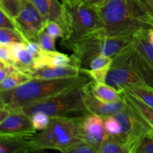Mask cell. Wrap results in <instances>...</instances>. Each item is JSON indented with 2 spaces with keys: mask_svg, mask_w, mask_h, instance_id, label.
I'll use <instances>...</instances> for the list:
<instances>
[{
  "mask_svg": "<svg viewBox=\"0 0 153 153\" xmlns=\"http://www.w3.org/2000/svg\"><path fill=\"white\" fill-rule=\"evenodd\" d=\"M104 23L101 34L106 37L134 35L143 28H150V15L140 0H105L97 7Z\"/></svg>",
  "mask_w": 153,
  "mask_h": 153,
  "instance_id": "1",
  "label": "cell"
},
{
  "mask_svg": "<svg viewBox=\"0 0 153 153\" xmlns=\"http://www.w3.org/2000/svg\"><path fill=\"white\" fill-rule=\"evenodd\" d=\"M93 81L85 73L61 79H32L25 83L4 91H0L1 106L15 110L76 87H84Z\"/></svg>",
  "mask_w": 153,
  "mask_h": 153,
  "instance_id": "2",
  "label": "cell"
},
{
  "mask_svg": "<svg viewBox=\"0 0 153 153\" xmlns=\"http://www.w3.org/2000/svg\"><path fill=\"white\" fill-rule=\"evenodd\" d=\"M84 117H52L47 128L37 133L31 139L29 152L43 150L67 151L83 140L82 123Z\"/></svg>",
  "mask_w": 153,
  "mask_h": 153,
  "instance_id": "3",
  "label": "cell"
},
{
  "mask_svg": "<svg viewBox=\"0 0 153 153\" xmlns=\"http://www.w3.org/2000/svg\"><path fill=\"white\" fill-rule=\"evenodd\" d=\"M101 31L83 37L72 46L73 55L70 57L73 65L82 70L88 69L96 56L102 55L114 58L133 41L134 35L106 37L101 34Z\"/></svg>",
  "mask_w": 153,
  "mask_h": 153,
  "instance_id": "4",
  "label": "cell"
},
{
  "mask_svg": "<svg viewBox=\"0 0 153 153\" xmlns=\"http://www.w3.org/2000/svg\"><path fill=\"white\" fill-rule=\"evenodd\" d=\"M31 117L42 111L52 117H84L90 114L84 100L83 87H76L15 109Z\"/></svg>",
  "mask_w": 153,
  "mask_h": 153,
  "instance_id": "5",
  "label": "cell"
},
{
  "mask_svg": "<svg viewBox=\"0 0 153 153\" xmlns=\"http://www.w3.org/2000/svg\"><path fill=\"white\" fill-rule=\"evenodd\" d=\"M65 7L64 37L61 40V45L65 48L70 49L79 40L104 28V23L96 7L82 4L73 7Z\"/></svg>",
  "mask_w": 153,
  "mask_h": 153,
  "instance_id": "6",
  "label": "cell"
},
{
  "mask_svg": "<svg viewBox=\"0 0 153 153\" xmlns=\"http://www.w3.org/2000/svg\"><path fill=\"white\" fill-rule=\"evenodd\" d=\"M123 97L126 105L123 110L114 115L122 126V132L117 137L127 153H136L143 137L152 128L143 119L133 105L124 96Z\"/></svg>",
  "mask_w": 153,
  "mask_h": 153,
  "instance_id": "7",
  "label": "cell"
},
{
  "mask_svg": "<svg viewBox=\"0 0 153 153\" xmlns=\"http://www.w3.org/2000/svg\"><path fill=\"white\" fill-rule=\"evenodd\" d=\"M17 31L28 41H37L47 21L30 0L22 4V9L13 19Z\"/></svg>",
  "mask_w": 153,
  "mask_h": 153,
  "instance_id": "8",
  "label": "cell"
},
{
  "mask_svg": "<svg viewBox=\"0 0 153 153\" xmlns=\"http://www.w3.org/2000/svg\"><path fill=\"white\" fill-rule=\"evenodd\" d=\"M90 83L83 87L84 100L85 105L90 113L105 117L108 116H114L123 110L126 105L124 97L123 100L119 101L105 102L94 97L90 88Z\"/></svg>",
  "mask_w": 153,
  "mask_h": 153,
  "instance_id": "9",
  "label": "cell"
},
{
  "mask_svg": "<svg viewBox=\"0 0 153 153\" xmlns=\"http://www.w3.org/2000/svg\"><path fill=\"white\" fill-rule=\"evenodd\" d=\"M81 131L84 140L100 149V145L107 136L104 117L94 114H88L84 117Z\"/></svg>",
  "mask_w": 153,
  "mask_h": 153,
  "instance_id": "10",
  "label": "cell"
},
{
  "mask_svg": "<svg viewBox=\"0 0 153 153\" xmlns=\"http://www.w3.org/2000/svg\"><path fill=\"white\" fill-rule=\"evenodd\" d=\"M105 83L119 91L128 87L146 85L130 66L111 67Z\"/></svg>",
  "mask_w": 153,
  "mask_h": 153,
  "instance_id": "11",
  "label": "cell"
},
{
  "mask_svg": "<svg viewBox=\"0 0 153 153\" xmlns=\"http://www.w3.org/2000/svg\"><path fill=\"white\" fill-rule=\"evenodd\" d=\"M36 131L0 134V152H29L31 140L37 134Z\"/></svg>",
  "mask_w": 153,
  "mask_h": 153,
  "instance_id": "12",
  "label": "cell"
},
{
  "mask_svg": "<svg viewBox=\"0 0 153 153\" xmlns=\"http://www.w3.org/2000/svg\"><path fill=\"white\" fill-rule=\"evenodd\" d=\"M10 111V114L0 121V134L35 130L33 126L31 117L18 110Z\"/></svg>",
  "mask_w": 153,
  "mask_h": 153,
  "instance_id": "13",
  "label": "cell"
},
{
  "mask_svg": "<svg viewBox=\"0 0 153 153\" xmlns=\"http://www.w3.org/2000/svg\"><path fill=\"white\" fill-rule=\"evenodd\" d=\"M46 21L52 20L64 26L66 7L58 0H30Z\"/></svg>",
  "mask_w": 153,
  "mask_h": 153,
  "instance_id": "14",
  "label": "cell"
},
{
  "mask_svg": "<svg viewBox=\"0 0 153 153\" xmlns=\"http://www.w3.org/2000/svg\"><path fill=\"white\" fill-rule=\"evenodd\" d=\"M81 73H82V70L79 67L69 64V65L55 67L34 69L30 73V76L32 77V79H53L76 76L80 75Z\"/></svg>",
  "mask_w": 153,
  "mask_h": 153,
  "instance_id": "15",
  "label": "cell"
},
{
  "mask_svg": "<svg viewBox=\"0 0 153 153\" xmlns=\"http://www.w3.org/2000/svg\"><path fill=\"white\" fill-rule=\"evenodd\" d=\"M69 64H72L71 57L57 51H46L43 49L40 58L34 61L33 67L34 69H40L43 67H55Z\"/></svg>",
  "mask_w": 153,
  "mask_h": 153,
  "instance_id": "16",
  "label": "cell"
},
{
  "mask_svg": "<svg viewBox=\"0 0 153 153\" xmlns=\"http://www.w3.org/2000/svg\"><path fill=\"white\" fill-rule=\"evenodd\" d=\"M129 66L145 85L153 88L152 67L138 53L134 47L129 61Z\"/></svg>",
  "mask_w": 153,
  "mask_h": 153,
  "instance_id": "17",
  "label": "cell"
},
{
  "mask_svg": "<svg viewBox=\"0 0 153 153\" xmlns=\"http://www.w3.org/2000/svg\"><path fill=\"white\" fill-rule=\"evenodd\" d=\"M133 46L153 69V46L149 40V28L140 29L134 34Z\"/></svg>",
  "mask_w": 153,
  "mask_h": 153,
  "instance_id": "18",
  "label": "cell"
},
{
  "mask_svg": "<svg viewBox=\"0 0 153 153\" xmlns=\"http://www.w3.org/2000/svg\"><path fill=\"white\" fill-rule=\"evenodd\" d=\"M90 88L95 97L105 102H117L123 99L122 91H119L106 83H90Z\"/></svg>",
  "mask_w": 153,
  "mask_h": 153,
  "instance_id": "19",
  "label": "cell"
},
{
  "mask_svg": "<svg viewBox=\"0 0 153 153\" xmlns=\"http://www.w3.org/2000/svg\"><path fill=\"white\" fill-rule=\"evenodd\" d=\"M31 79H32V77L27 73L19 70L13 71L0 82V91L13 89Z\"/></svg>",
  "mask_w": 153,
  "mask_h": 153,
  "instance_id": "20",
  "label": "cell"
},
{
  "mask_svg": "<svg viewBox=\"0 0 153 153\" xmlns=\"http://www.w3.org/2000/svg\"><path fill=\"white\" fill-rule=\"evenodd\" d=\"M124 97L133 105L136 110L138 111L140 116L143 117V119L150 126L153 128V108L150 106L147 105L144 102L139 100L134 96L126 92V91H122Z\"/></svg>",
  "mask_w": 153,
  "mask_h": 153,
  "instance_id": "21",
  "label": "cell"
},
{
  "mask_svg": "<svg viewBox=\"0 0 153 153\" xmlns=\"http://www.w3.org/2000/svg\"><path fill=\"white\" fill-rule=\"evenodd\" d=\"M122 91H126L134 96L153 108V88L147 85H137L126 88Z\"/></svg>",
  "mask_w": 153,
  "mask_h": 153,
  "instance_id": "22",
  "label": "cell"
},
{
  "mask_svg": "<svg viewBox=\"0 0 153 153\" xmlns=\"http://www.w3.org/2000/svg\"><path fill=\"white\" fill-rule=\"evenodd\" d=\"M100 153H127L123 145L115 136H107L101 143L99 149Z\"/></svg>",
  "mask_w": 153,
  "mask_h": 153,
  "instance_id": "23",
  "label": "cell"
},
{
  "mask_svg": "<svg viewBox=\"0 0 153 153\" xmlns=\"http://www.w3.org/2000/svg\"><path fill=\"white\" fill-rule=\"evenodd\" d=\"M13 42L28 43V40L16 30L0 28V46H7Z\"/></svg>",
  "mask_w": 153,
  "mask_h": 153,
  "instance_id": "24",
  "label": "cell"
},
{
  "mask_svg": "<svg viewBox=\"0 0 153 153\" xmlns=\"http://www.w3.org/2000/svg\"><path fill=\"white\" fill-rule=\"evenodd\" d=\"M113 62V58L105 55H98L93 58L87 70H109ZM84 70V69H83Z\"/></svg>",
  "mask_w": 153,
  "mask_h": 153,
  "instance_id": "25",
  "label": "cell"
},
{
  "mask_svg": "<svg viewBox=\"0 0 153 153\" xmlns=\"http://www.w3.org/2000/svg\"><path fill=\"white\" fill-rule=\"evenodd\" d=\"M0 6L13 19L18 16L22 4L19 0H0Z\"/></svg>",
  "mask_w": 153,
  "mask_h": 153,
  "instance_id": "26",
  "label": "cell"
},
{
  "mask_svg": "<svg viewBox=\"0 0 153 153\" xmlns=\"http://www.w3.org/2000/svg\"><path fill=\"white\" fill-rule=\"evenodd\" d=\"M34 128L37 131H42L47 128L51 121V117L46 113L42 111H37L31 116Z\"/></svg>",
  "mask_w": 153,
  "mask_h": 153,
  "instance_id": "27",
  "label": "cell"
},
{
  "mask_svg": "<svg viewBox=\"0 0 153 153\" xmlns=\"http://www.w3.org/2000/svg\"><path fill=\"white\" fill-rule=\"evenodd\" d=\"M105 128L107 134L109 135L118 137L122 132V126L119 120L114 116H108L104 117Z\"/></svg>",
  "mask_w": 153,
  "mask_h": 153,
  "instance_id": "28",
  "label": "cell"
},
{
  "mask_svg": "<svg viewBox=\"0 0 153 153\" xmlns=\"http://www.w3.org/2000/svg\"><path fill=\"white\" fill-rule=\"evenodd\" d=\"M66 153H100V152L98 147L83 140L70 147Z\"/></svg>",
  "mask_w": 153,
  "mask_h": 153,
  "instance_id": "29",
  "label": "cell"
},
{
  "mask_svg": "<svg viewBox=\"0 0 153 153\" xmlns=\"http://www.w3.org/2000/svg\"><path fill=\"white\" fill-rule=\"evenodd\" d=\"M37 43L41 48L46 51H56L55 49V38L49 35L43 30L38 36Z\"/></svg>",
  "mask_w": 153,
  "mask_h": 153,
  "instance_id": "30",
  "label": "cell"
},
{
  "mask_svg": "<svg viewBox=\"0 0 153 153\" xmlns=\"http://www.w3.org/2000/svg\"><path fill=\"white\" fill-rule=\"evenodd\" d=\"M44 31L54 38L64 37V30L58 22L49 20L46 22Z\"/></svg>",
  "mask_w": 153,
  "mask_h": 153,
  "instance_id": "31",
  "label": "cell"
},
{
  "mask_svg": "<svg viewBox=\"0 0 153 153\" xmlns=\"http://www.w3.org/2000/svg\"><path fill=\"white\" fill-rule=\"evenodd\" d=\"M136 153H153V137L149 131L143 137Z\"/></svg>",
  "mask_w": 153,
  "mask_h": 153,
  "instance_id": "32",
  "label": "cell"
},
{
  "mask_svg": "<svg viewBox=\"0 0 153 153\" xmlns=\"http://www.w3.org/2000/svg\"><path fill=\"white\" fill-rule=\"evenodd\" d=\"M0 16H1L0 28H9V29H13L17 31V28H16V26L15 25L13 18L9 16L1 7H0Z\"/></svg>",
  "mask_w": 153,
  "mask_h": 153,
  "instance_id": "33",
  "label": "cell"
},
{
  "mask_svg": "<svg viewBox=\"0 0 153 153\" xmlns=\"http://www.w3.org/2000/svg\"><path fill=\"white\" fill-rule=\"evenodd\" d=\"M26 49L33 57L34 61L40 58L42 51H43L41 46L39 45L37 42L35 41H28V43H26Z\"/></svg>",
  "mask_w": 153,
  "mask_h": 153,
  "instance_id": "34",
  "label": "cell"
},
{
  "mask_svg": "<svg viewBox=\"0 0 153 153\" xmlns=\"http://www.w3.org/2000/svg\"><path fill=\"white\" fill-rule=\"evenodd\" d=\"M16 70H17L11 64L1 61L0 62V82L5 79L10 73Z\"/></svg>",
  "mask_w": 153,
  "mask_h": 153,
  "instance_id": "35",
  "label": "cell"
},
{
  "mask_svg": "<svg viewBox=\"0 0 153 153\" xmlns=\"http://www.w3.org/2000/svg\"><path fill=\"white\" fill-rule=\"evenodd\" d=\"M0 60L12 64V55L10 49L6 46H0Z\"/></svg>",
  "mask_w": 153,
  "mask_h": 153,
  "instance_id": "36",
  "label": "cell"
},
{
  "mask_svg": "<svg viewBox=\"0 0 153 153\" xmlns=\"http://www.w3.org/2000/svg\"><path fill=\"white\" fill-rule=\"evenodd\" d=\"M104 1L105 0H79V4H82L88 6H92V7H97L100 4H102Z\"/></svg>",
  "mask_w": 153,
  "mask_h": 153,
  "instance_id": "37",
  "label": "cell"
},
{
  "mask_svg": "<svg viewBox=\"0 0 153 153\" xmlns=\"http://www.w3.org/2000/svg\"><path fill=\"white\" fill-rule=\"evenodd\" d=\"M140 1L146 7L149 15L153 17V0H140Z\"/></svg>",
  "mask_w": 153,
  "mask_h": 153,
  "instance_id": "38",
  "label": "cell"
},
{
  "mask_svg": "<svg viewBox=\"0 0 153 153\" xmlns=\"http://www.w3.org/2000/svg\"><path fill=\"white\" fill-rule=\"evenodd\" d=\"M64 5L69 6L70 7H75L79 3V0H61Z\"/></svg>",
  "mask_w": 153,
  "mask_h": 153,
  "instance_id": "39",
  "label": "cell"
},
{
  "mask_svg": "<svg viewBox=\"0 0 153 153\" xmlns=\"http://www.w3.org/2000/svg\"><path fill=\"white\" fill-rule=\"evenodd\" d=\"M149 40L153 46V28H149Z\"/></svg>",
  "mask_w": 153,
  "mask_h": 153,
  "instance_id": "40",
  "label": "cell"
},
{
  "mask_svg": "<svg viewBox=\"0 0 153 153\" xmlns=\"http://www.w3.org/2000/svg\"><path fill=\"white\" fill-rule=\"evenodd\" d=\"M147 22H148V24H149V25L152 27V28H153V17L152 16H150V17L148 19Z\"/></svg>",
  "mask_w": 153,
  "mask_h": 153,
  "instance_id": "41",
  "label": "cell"
},
{
  "mask_svg": "<svg viewBox=\"0 0 153 153\" xmlns=\"http://www.w3.org/2000/svg\"><path fill=\"white\" fill-rule=\"evenodd\" d=\"M19 1H20V2L22 3V4H23L24 3H25L26 1H28V0H19Z\"/></svg>",
  "mask_w": 153,
  "mask_h": 153,
  "instance_id": "42",
  "label": "cell"
},
{
  "mask_svg": "<svg viewBox=\"0 0 153 153\" xmlns=\"http://www.w3.org/2000/svg\"><path fill=\"white\" fill-rule=\"evenodd\" d=\"M149 133H150L151 135H152V137H153V128H152V129H151L150 131H149Z\"/></svg>",
  "mask_w": 153,
  "mask_h": 153,
  "instance_id": "43",
  "label": "cell"
}]
</instances>
